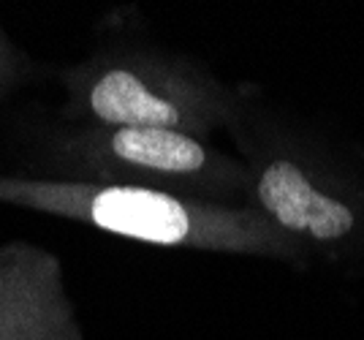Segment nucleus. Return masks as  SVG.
<instances>
[{
	"label": "nucleus",
	"instance_id": "2",
	"mask_svg": "<svg viewBox=\"0 0 364 340\" xmlns=\"http://www.w3.org/2000/svg\"><path fill=\"white\" fill-rule=\"evenodd\" d=\"M92 221L101 229L161 245L180 243L191 229L180 201L144 188H107L92 201Z\"/></svg>",
	"mask_w": 364,
	"mask_h": 340
},
{
	"label": "nucleus",
	"instance_id": "3",
	"mask_svg": "<svg viewBox=\"0 0 364 340\" xmlns=\"http://www.w3.org/2000/svg\"><path fill=\"white\" fill-rule=\"evenodd\" d=\"M90 104L101 120L125 128H168L180 120L177 109L161 95H152L128 71L107 74L92 87Z\"/></svg>",
	"mask_w": 364,
	"mask_h": 340
},
{
	"label": "nucleus",
	"instance_id": "1",
	"mask_svg": "<svg viewBox=\"0 0 364 340\" xmlns=\"http://www.w3.org/2000/svg\"><path fill=\"white\" fill-rule=\"evenodd\" d=\"M258 196L283 226L310 232L318 240H337L353 226L348 207L318 193L291 161H277L264 171Z\"/></svg>",
	"mask_w": 364,
	"mask_h": 340
},
{
	"label": "nucleus",
	"instance_id": "4",
	"mask_svg": "<svg viewBox=\"0 0 364 340\" xmlns=\"http://www.w3.org/2000/svg\"><path fill=\"white\" fill-rule=\"evenodd\" d=\"M114 153L150 169L196 171L204 166V150L193 139L168 128H122L112 139Z\"/></svg>",
	"mask_w": 364,
	"mask_h": 340
}]
</instances>
